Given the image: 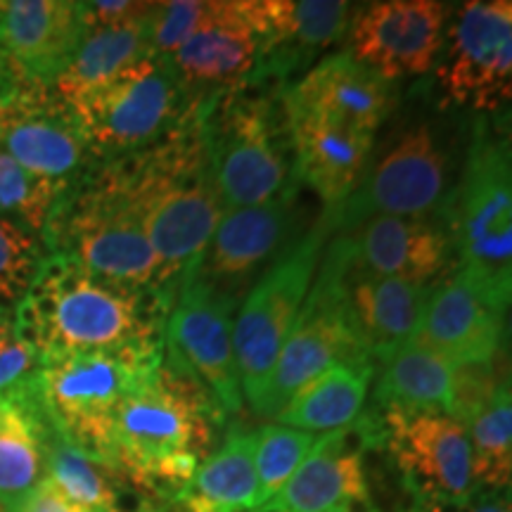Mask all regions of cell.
Returning <instances> with one entry per match:
<instances>
[{"label":"cell","mask_w":512,"mask_h":512,"mask_svg":"<svg viewBox=\"0 0 512 512\" xmlns=\"http://www.w3.org/2000/svg\"><path fill=\"white\" fill-rule=\"evenodd\" d=\"M171 302V292L112 283L46 252L34 283L15 306V335L41 358L157 342Z\"/></svg>","instance_id":"cell-1"},{"label":"cell","mask_w":512,"mask_h":512,"mask_svg":"<svg viewBox=\"0 0 512 512\" xmlns=\"http://www.w3.org/2000/svg\"><path fill=\"white\" fill-rule=\"evenodd\" d=\"M285 119L290 128L294 178L316 192L325 211L337 209L361 183L373 155L375 136L302 112L285 110Z\"/></svg>","instance_id":"cell-25"},{"label":"cell","mask_w":512,"mask_h":512,"mask_svg":"<svg viewBox=\"0 0 512 512\" xmlns=\"http://www.w3.org/2000/svg\"><path fill=\"white\" fill-rule=\"evenodd\" d=\"M332 238L351 271L420 285H430L453 254L444 223L434 219L375 216Z\"/></svg>","instance_id":"cell-23"},{"label":"cell","mask_w":512,"mask_h":512,"mask_svg":"<svg viewBox=\"0 0 512 512\" xmlns=\"http://www.w3.org/2000/svg\"><path fill=\"white\" fill-rule=\"evenodd\" d=\"M375 425L418 512H453L475 494L470 441L453 415L384 411Z\"/></svg>","instance_id":"cell-13"},{"label":"cell","mask_w":512,"mask_h":512,"mask_svg":"<svg viewBox=\"0 0 512 512\" xmlns=\"http://www.w3.org/2000/svg\"><path fill=\"white\" fill-rule=\"evenodd\" d=\"M261 34V60L249 83L278 86L309 72L316 57L337 43L351 24V5L344 0H254Z\"/></svg>","instance_id":"cell-21"},{"label":"cell","mask_w":512,"mask_h":512,"mask_svg":"<svg viewBox=\"0 0 512 512\" xmlns=\"http://www.w3.org/2000/svg\"><path fill=\"white\" fill-rule=\"evenodd\" d=\"M83 36L81 3L5 0L0 3V57L15 83L53 86Z\"/></svg>","instance_id":"cell-22"},{"label":"cell","mask_w":512,"mask_h":512,"mask_svg":"<svg viewBox=\"0 0 512 512\" xmlns=\"http://www.w3.org/2000/svg\"><path fill=\"white\" fill-rule=\"evenodd\" d=\"M377 441L375 418L361 415L344 430L320 434L304 463L271 501L252 512H375L363 456Z\"/></svg>","instance_id":"cell-18"},{"label":"cell","mask_w":512,"mask_h":512,"mask_svg":"<svg viewBox=\"0 0 512 512\" xmlns=\"http://www.w3.org/2000/svg\"><path fill=\"white\" fill-rule=\"evenodd\" d=\"M64 192L62 185L31 174L0 150V219L15 221L43 240Z\"/></svg>","instance_id":"cell-34"},{"label":"cell","mask_w":512,"mask_h":512,"mask_svg":"<svg viewBox=\"0 0 512 512\" xmlns=\"http://www.w3.org/2000/svg\"><path fill=\"white\" fill-rule=\"evenodd\" d=\"M261 60L254 0H209V10L188 43L169 57L183 86L195 95L252 81Z\"/></svg>","instance_id":"cell-20"},{"label":"cell","mask_w":512,"mask_h":512,"mask_svg":"<svg viewBox=\"0 0 512 512\" xmlns=\"http://www.w3.org/2000/svg\"><path fill=\"white\" fill-rule=\"evenodd\" d=\"M46 245L15 221L0 219V304L17 306L34 283Z\"/></svg>","instance_id":"cell-36"},{"label":"cell","mask_w":512,"mask_h":512,"mask_svg":"<svg viewBox=\"0 0 512 512\" xmlns=\"http://www.w3.org/2000/svg\"><path fill=\"white\" fill-rule=\"evenodd\" d=\"M15 337V306L0 304V344Z\"/></svg>","instance_id":"cell-42"},{"label":"cell","mask_w":512,"mask_h":512,"mask_svg":"<svg viewBox=\"0 0 512 512\" xmlns=\"http://www.w3.org/2000/svg\"><path fill=\"white\" fill-rule=\"evenodd\" d=\"M297 195L294 183L278 197L256 207L223 209L197 268L221 294L240 302L268 266L294 245L297 233Z\"/></svg>","instance_id":"cell-16"},{"label":"cell","mask_w":512,"mask_h":512,"mask_svg":"<svg viewBox=\"0 0 512 512\" xmlns=\"http://www.w3.org/2000/svg\"><path fill=\"white\" fill-rule=\"evenodd\" d=\"M328 249L337 256L342 271L344 302L354 330L373 361H384L401 344L411 342L418 330L422 306L430 285L401 278H384L351 271L330 238Z\"/></svg>","instance_id":"cell-26"},{"label":"cell","mask_w":512,"mask_h":512,"mask_svg":"<svg viewBox=\"0 0 512 512\" xmlns=\"http://www.w3.org/2000/svg\"><path fill=\"white\" fill-rule=\"evenodd\" d=\"M290 112L332 121L375 136L396 105V81L380 76L349 53L328 55L283 91Z\"/></svg>","instance_id":"cell-24"},{"label":"cell","mask_w":512,"mask_h":512,"mask_svg":"<svg viewBox=\"0 0 512 512\" xmlns=\"http://www.w3.org/2000/svg\"><path fill=\"white\" fill-rule=\"evenodd\" d=\"M214 420L209 396L164 363L114 415L112 465L143 494L174 501L209 456Z\"/></svg>","instance_id":"cell-3"},{"label":"cell","mask_w":512,"mask_h":512,"mask_svg":"<svg viewBox=\"0 0 512 512\" xmlns=\"http://www.w3.org/2000/svg\"><path fill=\"white\" fill-rule=\"evenodd\" d=\"M155 10V8H152ZM150 15L114 27L83 29L72 60L53 81V91L69 107H79L121 72L145 60L150 53Z\"/></svg>","instance_id":"cell-30"},{"label":"cell","mask_w":512,"mask_h":512,"mask_svg":"<svg viewBox=\"0 0 512 512\" xmlns=\"http://www.w3.org/2000/svg\"><path fill=\"white\" fill-rule=\"evenodd\" d=\"M489 368H465L453 418L470 441L472 479L482 491H510L512 479V396L508 377Z\"/></svg>","instance_id":"cell-27"},{"label":"cell","mask_w":512,"mask_h":512,"mask_svg":"<svg viewBox=\"0 0 512 512\" xmlns=\"http://www.w3.org/2000/svg\"><path fill=\"white\" fill-rule=\"evenodd\" d=\"M197 100L166 57L147 55L74 112L95 164H110L157 145L188 117Z\"/></svg>","instance_id":"cell-9"},{"label":"cell","mask_w":512,"mask_h":512,"mask_svg":"<svg viewBox=\"0 0 512 512\" xmlns=\"http://www.w3.org/2000/svg\"><path fill=\"white\" fill-rule=\"evenodd\" d=\"M0 512H5V510H3V508H0Z\"/></svg>","instance_id":"cell-44"},{"label":"cell","mask_w":512,"mask_h":512,"mask_svg":"<svg viewBox=\"0 0 512 512\" xmlns=\"http://www.w3.org/2000/svg\"><path fill=\"white\" fill-rule=\"evenodd\" d=\"M446 17L437 0L368 3L349 24V55L389 81L427 74L444 50Z\"/></svg>","instance_id":"cell-17"},{"label":"cell","mask_w":512,"mask_h":512,"mask_svg":"<svg viewBox=\"0 0 512 512\" xmlns=\"http://www.w3.org/2000/svg\"><path fill=\"white\" fill-rule=\"evenodd\" d=\"M441 214L460 275L508 309L512 287V164L508 126L475 121L458 185Z\"/></svg>","instance_id":"cell-4"},{"label":"cell","mask_w":512,"mask_h":512,"mask_svg":"<svg viewBox=\"0 0 512 512\" xmlns=\"http://www.w3.org/2000/svg\"><path fill=\"white\" fill-rule=\"evenodd\" d=\"M41 356L17 335L0 344V399L24 392L36 382Z\"/></svg>","instance_id":"cell-38"},{"label":"cell","mask_w":512,"mask_h":512,"mask_svg":"<svg viewBox=\"0 0 512 512\" xmlns=\"http://www.w3.org/2000/svg\"><path fill=\"white\" fill-rule=\"evenodd\" d=\"M453 512H512L510 491H482L477 489L467 501Z\"/></svg>","instance_id":"cell-41"},{"label":"cell","mask_w":512,"mask_h":512,"mask_svg":"<svg viewBox=\"0 0 512 512\" xmlns=\"http://www.w3.org/2000/svg\"><path fill=\"white\" fill-rule=\"evenodd\" d=\"M505 313V306L453 271L430 283L413 339L453 368H489L501 351Z\"/></svg>","instance_id":"cell-19"},{"label":"cell","mask_w":512,"mask_h":512,"mask_svg":"<svg viewBox=\"0 0 512 512\" xmlns=\"http://www.w3.org/2000/svg\"><path fill=\"white\" fill-rule=\"evenodd\" d=\"M451 192V155L430 119L401 124L387 138L361 183L337 209L325 211L332 235L349 233L375 216L434 219Z\"/></svg>","instance_id":"cell-8"},{"label":"cell","mask_w":512,"mask_h":512,"mask_svg":"<svg viewBox=\"0 0 512 512\" xmlns=\"http://www.w3.org/2000/svg\"><path fill=\"white\" fill-rule=\"evenodd\" d=\"M363 361L373 358L349 318L337 256L325 249L297 323L285 339L264 394L252 411L264 420H275L287 403L325 370L339 363Z\"/></svg>","instance_id":"cell-12"},{"label":"cell","mask_w":512,"mask_h":512,"mask_svg":"<svg viewBox=\"0 0 512 512\" xmlns=\"http://www.w3.org/2000/svg\"><path fill=\"white\" fill-rule=\"evenodd\" d=\"M34 384L0 399V508L5 512H15L46 479L50 422Z\"/></svg>","instance_id":"cell-29"},{"label":"cell","mask_w":512,"mask_h":512,"mask_svg":"<svg viewBox=\"0 0 512 512\" xmlns=\"http://www.w3.org/2000/svg\"><path fill=\"white\" fill-rule=\"evenodd\" d=\"M46 477L69 501L86 512H128L124 482L117 467L88 456L62 439L50 425L46 441Z\"/></svg>","instance_id":"cell-33"},{"label":"cell","mask_w":512,"mask_h":512,"mask_svg":"<svg viewBox=\"0 0 512 512\" xmlns=\"http://www.w3.org/2000/svg\"><path fill=\"white\" fill-rule=\"evenodd\" d=\"M204 98L157 145L102 164L136 211L147 240L174 280L200 259L223 214L204 147Z\"/></svg>","instance_id":"cell-2"},{"label":"cell","mask_w":512,"mask_h":512,"mask_svg":"<svg viewBox=\"0 0 512 512\" xmlns=\"http://www.w3.org/2000/svg\"><path fill=\"white\" fill-rule=\"evenodd\" d=\"M176 292L164 320V363L190 377L221 418L238 413L242 387L233 349V313L240 302L216 290L197 261L181 273Z\"/></svg>","instance_id":"cell-11"},{"label":"cell","mask_w":512,"mask_h":512,"mask_svg":"<svg viewBox=\"0 0 512 512\" xmlns=\"http://www.w3.org/2000/svg\"><path fill=\"white\" fill-rule=\"evenodd\" d=\"M332 228L325 216L285 249L249 287L247 297L233 318V349L238 363L242 399L249 408L264 394L268 377L285 339L297 323L316 278L325 242H330Z\"/></svg>","instance_id":"cell-10"},{"label":"cell","mask_w":512,"mask_h":512,"mask_svg":"<svg viewBox=\"0 0 512 512\" xmlns=\"http://www.w3.org/2000/svg\"><path fill=\"white\" fill-rule=\"evenodd\" d=\"M43 245L48 254L72 259L112 283L155 292L176 290L178 280L166 271L136 211L102 164L64 192L43 233Z\"/></svg>","instance_id":"cell-7"},{"label":"cell","mask_w":512,"mask_h":512,"mask_svg":"<svg viewBox=\"0 0 512 512\" xmlns=\"http://www.w3.org/2000/svg\"><path fill=\"white\" fill-rule=\"evenodd\" d=\"M155 3H136V0H98V3H81L83 29L88 27H114L133 19L150 15Z\"/></svg>","instance_id":"cell-39"},{"label":"cell","mask_w":512,"mask_h":512,"mask_svg":"<svg viewBox=\"0 0 512 512\" xmlns=\"http://www.w3.org/2000/svg\"><path fill=\"white\" fill-rule=\"evenodd\" d=\"M256 432L233 430L219 451L202 460L174 498L183 512H252L256 508Z\"/></svg>","instance_id":"cell-31"},{"label":"cell","mask_w":512,"mask_h":512,"mask_svg":"<svg viewBox=\"0 0 512 512\" xmlns=\"http://www.w3.org/2000/svg\"><path fill=\"white\" fill-rule=\"evenodd\" d=\"M375 363H339L306 384L280 411L275 422L311 434H328L351 427L363 415Z\"/></svg>","instance_id":"cell-32"},{"label":"cell","mask_w":512,"mask_h":512,"mask_svg":"<svg viewBox=\"0 0 512 512\" xmlns=\"http://www.w3.org/2000/svg\"><path fill=\"white\" fill-rule=\"evenodd\" d=\"M332 512H358V510H351V508H342V510H332Z\"/></svg>","instance_id":"cell-43"},{"label":"cell","mask_w":512,"mask_h":512,"mask_svg":"<svg viewBox=\"0 0 512 512\" xmlns=\"http://www.w3.org/2000/svg\"><path fill=\"white\" fill-rule=\"evenodd\" d=\"M209 10V0H169L155 3L150 17V53L157 57L176 55L195 34Z\"/></svg>","instance_id":"cell-37"},{"label":"cell","mask_w":512,"mask_h":512,"mask_svg":"<svg viewBox=\"0 0 512 512\" xmlns=\"http://www.w3.org/2000/svg\"><path fill=\"white\" fill-rule=\"evenodd\" d=\"M15 512H86L79 505L69 501L57 486L46 477L31 494L24 498Z\"/></svg>","instance_id":"cell-40"},{"label":"cell","mask_w":512,"mask_h":512,"mask_svg":"<svg viewBox=\"0 0 512 512\" xmlns=\"http://www.w3.org/2000/svg\"><path fill=\"white\" fill-rule=\"evenodd\" d=\"M0 150L64 190L93 171L81 121L53 86L17 83L0 95Z\"/></svg>","instance_id":"cell-15"},{"label":"cell","mask_w":512,"mask_h":512,"mask_svg":"<svg viewBox=\"0 0 512 512\" xmlns=\"http://www.w3.org/2000/svg\"><path fill=\"white\" fill-rule=\"evenodd\" d=\"M162 366V339L43 356L34 384L36 399L62 439L112 465L114 415Z\"/></svg>","instance_id":"cell-5"},{"label":"cell","mask_w":512,"mask_h":512,"mask_svg":"<svg viewBox=\"0 0 512 512\" xmlns=\"http://www.w3.org/2000/svg\"><path fill=\"white\" fill-rule=\"evenodd\" d=\"M375 387L377 413H448L456 415L463 370L420 347L415 339L384 358Z\"/></svg>","instance_id":"cell-28"},{"label":"cell","mask_w":512,"mask_h":512,"mask_svg":"<svg viewBox=\"0 0 512 512\" xmlns=\"http://www.w3.org/2000/svg\"><path fill=\"white\" fill-rule=\"evenodd\" d=\"M318 437L320 434L292 430V427L278 425V422H271L256 432V508L271 501L283 489L287 479L294 475V470L304 463L311 448L316 446Z\"/></svg>","instance_id":"cell-35"},{"label":"cell","mask_w":512,"mask_h":512,"mask_svg":"<svg viewBox=\"0 0 512 512\" xmlns=\"http://www.w3.org/2000/svg\"><path fill=\"white\" fill-rule=\"evenodd\" d=\"M202 131L223 209L256 207L297 183L283 91L249 93L242 83L211 93Z\"/></svg>","instance_id":"cell-6"},{"label":"cell","mask_w":512,"mask_h":512,"mask_svg":"<svg viewBox=\"0 0 512 512\" xmlns=\"http://www.w3.org/2000/svg\"><path fill=\"white\" fill-rule=\"evenodd\" d=\"M444 100L475 112H498L512 95V3L470 0L448 29L437 67Z\"/></svg>","instance_id":"cell-14"}]
</instances>
